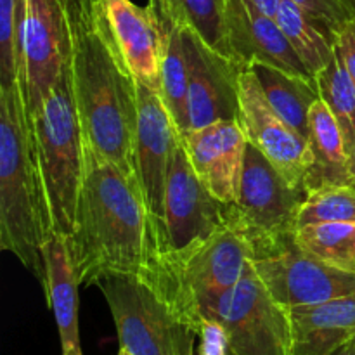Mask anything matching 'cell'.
<instances>
[{
	"mask_svg": "<svg viewBox=\"0 0 355 355\" xmlns=\"http://www.w3.org/2000/svg\"><path fill=\"white\" fill-rule=\"evenodd\" d=\"M297 241L328 266L355 274V224L319 222L295 231Z\"/></svg>",
	"mask_w": 355,
	"mask_h": 355,
	"instance_id": "d4e9b609",
	"label": "cell"
},
{
	"mask_svg": "<svg viewBox=\"0 0 355 355\" xmlns=\"http://www.w3.org/2000/svg\"><path fill=\"white\" fill-rule=\"evenodd\" d=\"M52 232L69 236L85 170V141L73 94L69 62L49 96L30 116Z\"/></svg>",
	"mask_w": 355,
	"mask_h": 355,
	"instance_id": "5b68a950",
	"label": "cell"
},
{
	"mask_svg": "<svg viewBox=\"0 0 355 355\" xmlns=\"http://www.w3.org/2000/svg\"><path fill=\"white\" fill-rule=\"evenodd\" d=\"M349 165H350V175H352V182L355 186V144H354L352 153H350L349 156Z\"/></svg>",
	"mask_w": 355,
	"mask_h": 355,
	"instance_id": "836d02e7",
	"label": "cell"
},
{
	"mask_svg": "<svg viewBox=\"0 0 355 355\" xmlns=\"http://www.w3.org/2000/svg\"><path fill=\"white\" fill-rule=\"evenodd\" d=\"M166 45L162 62L159 78V96L166 111L172 116L180 135L191 130L189 121V66H187L186 45L182 30L168 28L165 30Z\"/></svg>",
	"mask_w": 355,
	"mask_h": 355,
	"instance_id": "cb8c5ba5",
	"label": "cell"
},
{
	"mask_svg": "<svg viewBox=\"0 0 355 355\" xmlns=\"http://www.w3.org/2000/svg\"><path fill=\"white\" fill-rule=\"evenodd\" d=\"M336 51L355 83V19L349 21L336 33Z\"/></svg>",
	"mask_w": 355,
	"mask_h": 355,
	"instance_id": "4dcf8cb0",
	"label": "cell"
},
{
	"mask_svg": "<svg viewBox=\"0 0 355 355\" xmlns=\"http://www.w3.org/2000/svg\"><path fill=\"white\" fill-rule=\"evenodd\" d=\"M180 137L191 165L205 187L220 203L236 205L248 148L239 121H217L193 128Z\"/></svg>",
	"mask_w": 355,
	"mask_h": 355,
	"instance_id": "2e32d148",
	"label": "cell"
},
{
	"mask_svg": "<svg viewBox=\"0 0 355 355\" xmlns=\"http://www.w3.org/2000/svg\"><path fill=\"white\" fill-rule=\"evenodd\" d=\"M52 232L33 132L19 82L0 87V248L45 283L42 245Z\"/></svg>",
	"mask_w": 355,
	"mask_h": 355,
	"instance_id": "3957f363",
	"label": "cell"
},
{
	"mask_svg": "<svg viewBox=\"0 0 355 355\" xmlns=\"http://www.w3.org/2000/svg\"><path fill=\"white\" fill-rule=\"evenodd\" d=\"M319 96L335 116L347 151L352 153L355 144V83L343 64L338 51L333 61L315 76Z\"/></svg>",
	"mask_w": 355,
	"mask_h": 355,
	"instance_id": "484cf974",
	"label": "cell"
},
{
	"mask_svg": "<svg viewBox=\"0 0 355 355\" xmlns=\"http://www.w3.org/2000/svg\"><path fill=\"white\" fill-rule=\"evenodd\" d=\"M198 355H227V335L215 319H203L198 335Z\"/></svg>",
	"mask_w": 355,
	"mask_h": 355,
	"instance_id": "f546056e",
	"label": "cell"
},
{
	"mask_svg": "<svg viewBox=\"0 0 355 355\" xmlns=\"http://www.w3.org/2000/svg\"><path fill=\"white\" fill-rule=\"evenodd\" d=\"M139 120L135 137V172L149 210L163 224L165 187L173 151L180 141L172 116L158 90L137 82ZM165 225V224H163Z\"/></svg>",
	"mask_w": 355,
	"mask_h": 355,
	"instance_id": "5bb4252c",
	"label": "cell"
},
{
	"mask_svg": "<svg viewBox=\"0 0 355 355\" xmlns=\"http://www.w3.org/2000/svg\"><path fill=\"white\" fill-rule=\"evenodd\" d=\"M66 6L69 73L83 139L101 158L123 172L137 173V80L114 44L103 0H66Z\"/></svg>",
	"mask_w": 355,
	"mask_h": 355,
	"instance_id": "7a4b0ae2",
	"label": "cell"
},
{
	"mask_svg": "<svg viewBox=\"0 0 355 355\" xmlns=\"http://www.w3.org/2000/svg\"><path fill=\"white\" fill-rule=\"evenodd\" d=\"M305 198L304 187L293 186L259 149L248 144L239 198L231 205V211L250 239L297 231Z\"/></svg>",
	"mask_w": 355,
	"mask_h": 355,
	"instance_id": "30bf717a",
	"label": "cell"
},
{
	"mask_svg": "<svg viewBox=\"0 0 355 355\" xmlns=\"http://www.w3.org/2000/svg\"><path fill=\"white\" fill-rule=\"evenodd\" d=\"M354 3H355V0H354Z\"/></svg>",
	"mask_w": 355,
	"mask_h": 355,
	"instance_id": "d590c367",
	"label": "cell"
},
{
	"mask_svg": "<svg viewBox=\"0 0 355 355\" xmlns=\"http://www.w3.org/2000/svg\"><path fill=\"white\" fill-rule=\"evenodd\" d=\"M253 267L267 291L286 309L315 305L355 291V274L328 266L305 250L295 232L250 239Z\"/></svg>",
	"mask_w": 355,
	"mask_h": 355,
	"instance_id": "52a82bcc",
	"label": "cell"
},
{
	"mask_svg": "<svg viewBox=\"0 0 355 355\" xmlns=\"http://www.w3.org/2000/svg\"><path fill=\"white\" fill-rule=\"evenodd\" d=\"M238 121L248 144L259 149L293 186L305 189V177L312 165L309 141L270 106L253 68L241 71Z\"/></svg>",
	"mask_w": 355,
	"mask_h": 355,
	"instance_id": "8fae6325",
	"label": "cell"
},
{
	"mask_svg": "<svg viewBox=\"0 0 355 355\" xmlns=\"http://www.w3.org/2000/svg\"><path fill=\"white\" fill-rule=\"evenodd\" d=\"M182 37L189 66L191 130L217 121H238L239 87L245 68L208 47L193 31L182 30Z\"/></svg>",
	"mask_w": 355,
	"mask_h": 355,
	"instance_id": "4fadbf2b",
	"label": "cell"
},
{
	"mask_svg": "<svg viewBox=\"0 0 355 355\" xmlns=\"http://www.w3.org/2000/svg\"><path fill=\"white\" fill-rule=\"evenodd\" d=\"M276 21L300 61L312 76H318L336 54V37L293 0H283Z\"/></svg>",
	"mask_w": 355,
	"mask_h": 355,
	"instance_id": "603a6c76",
	"label": "cell"
},
{
	"mask_svg": "<svg viewBox=\"0 0 355 355\" xmlns=\"http://www.w3.org/2000/svg\"><path fill=\"white\" fill-rule=\"evenodd\" d=\"M252 259V241L229 205L227 222L214 234L163 255L158 291L177 315L200 333L208 312L238 284Z\"/></svg>",
	"mask_w": 355,
	"mask_h": 355,
	"instance_id": "277c9868",
	"label": "cell"
},
{
	"mask_svg": "<svg viewBox=\"0 0 355 355\" xmlns=\"http://www.w3.org/2000/svg\"><path fill=\"white\" fill-rule=\"evenodd\" d=\"M96 286L113 315L120 349L132 355H196L198 329L139 277L107 274Z\"/></svg>",
	"mask_w": 355,
	"mask_h": 355,
	"instance_id": "8992f818",
	"label": "cell"
},
{
	"mask_svg": "<svg viewBox=\"0 0 355 355\" xmlns=\"http://www.w3.org/2000/svg\"><path fill=\"white\" fill-rule=\"evenodd\" d=\"M111 35L134 78L159 92L166 35L156 14L130 0H103Z\"/></svg>",
	"mask_w": 355,
	"mask_h": 355,
	"instance_id": "e0dca14e",
	"label": "cell"
},
{
	"mask_svg": "<svg viewBox=\"0 0 355 355\" xmlns=\"http://www.w3.org/2000/svg\"><path fill=\"white\" fill-rule=\"evenodd\" d=\"M307 141L312 156V165L305 177L307 193L324 186H354L342 130L321 99L311 110Z\"/></svg>",
	"mask_w": 355,
	"mask_h": 355,
	"instance_id": "ffe728a7",
	"label": "cell"
},
{
	"mask_svg": "<svg viewBox=\"0 0 355 355\" xmlns=\"http://www.w3.org/2000/svg\"><path fill=\"white\" fill-rule=\"evenodd\" d=\"M26 0H0V87L19 82Z\"/></svg>",
	"mask_w": 355,
	"mask_h": 355,
	"instance_id": "4316f807",
	"label": "cell"
},
{
	"mask_svg": "<svg viewBox=\"0 0 355 355\" xmlns=\"http://www.w3.org/2000/svg\"><path fill=\"white\" fill-rule=\"evenodd\" d=\"M68 243L80 286H92L107 274L134 276L149 284L168 252L165 225L149 210L137 173L101 158L87 142Z\"/></svg>",
	"mask_w": 355,
	"mask_h": 355,
	"instance_id": "6da1fadb",
	"label": "cell"
},
{
	"mask_svg": "<svg viewBox=\"0 0 355 355\" xmlns=\"http://www.w3.org/2000/svg\"><path fill=\"white\" fill-rule=\"evenodd\" d=\"M295 355H331L355 335V291L315 305L291 307Z\"/></svg>",
	"mask_w": 355,
	"mask_h": 355,
	"instance_id": "d6986e66",
	"label": "cell"
},
{
	"mask_svg": "<svg viewBox=\"0 0 355 355\" xmlns=\"http://www.w3.org/2000/svg\"><path fill=\"white\" fill-rule=\"evenodd\" d=\"M331 355H355V335L347 340L343 345H340Z\"/></svg>",
	"mask_w": 355,
	"mask_h": 355,
	"instance_id": "d6a6232c",
	"label": "cell"
},
{
	"mask_svg": "<svg viewBox=\"0 0 355 355\" xmlns=\"http://www.w3.org/2000/svg\"><path fill=\"white\" fill-rule=\"evenodd\" d=\"M225 3L227 0H148V7L156 14L163 30L180 28L193 31L208 47L231 58Z\"/></svg>",
	"mask_w": 355,
	"mask_h": 355,
	"instance_id": "44dd1931",
	"label": "cell"
},
{
	"mask_svg": "<svg viewBox=\"0 0 355 355\" xmlns=\"http://www.w3.org/2000/svg\"><path fill=\"white\" fill-rule=\"evenodd\" d=\"M225 26L231 58L243 68L270 66L315 80L291 47L276 17L262 12L248 0H227Z\"/></svg>",
	"mask_w": 355,
	"mask_h": 355,
	"instance_id": "9a60e30c",
	"label": "cell"
},
{
	"mask_svg": "<svg viewBox=\"0 0 355 355\" xmlns=\"http://www.w3.org/2000/svg\"><path fill=\"white\" fill-rule=\"evenodd\" d=\"M118 355H132V354H128V352H127V350L120 349V352H118Z\"/></svg>",
	"mask_w": 355,
	"mask_h": 355,
	"instance_id": "e575fe53",
	"label": "cell"
},
{
	"mask_svg": "<svg viewBox=\"0 0 355 355\" xmlns=\"http://www.w3.org/2000/svg\"><path fill=\"white\" fill-rule=\"evenodd\" d=\"M250 3H253V6L257 7V9H260L262 12L269 14V16L276 17L277 14V9H279L281 2L283 0H248Z\"/></svg>",
	"mask_w": 355,
	"mask_h": 355,
	"instance_id": "1f68e13d",
	"label": "cell"
},
{
	"mask_svg": "<svg viewBox=\"0 0 355 355\" xmlns=\"http://www.w3.org/2000/svg\"><path fill=\"white\" fill-rule=\"evenodd\" d=\"M163 208V224L170 252H179L191 243L208 238L222 227L229 217V205L220 203L194 172L182 137L173 151Z\"/></svg>",
	"mask_w": 355,
	"mask_h": 355,
	"instance_id": "7c38bea8",
	"label": "cell"
},
{
	"mask_svg": "<svg viewBox=\"0 0 355 355\" xmlns=\"http://www.w3.org/2000/svg\"><path fill=\"white\" fill-rule=\"evenodd\" d=\"M319 222H350L355 224V186H324L307 193L297 229Z\"/></svg>",
	"mask_w": 355,
	"mask_h": 355,
	"instance_id": "83f0119b",
	"label": "cell"
},
{
	"mask_svg": "<svg viewBox=\"0 0 355 355\" xmlns=\"http://www.w3.org/2000/svg\"><path fill=\"white\" fill-rule=\"evenodd\" d=\"M71 54L66 0H26L19 87L28 116L38 110Z\"/></svg>",
	"mask_w": 355,
	"mask_h": 355,
	"instance_id": "9c48e42d",
	"label": "cell"
},
{
	"mask_svg": "<svg viewBox=\"0 0 355 355\" xmlns=\"http://www.w3.org/2000/svg\"><path fill=\"white\" fill-rule=\"evenodd\" d=\"M45 266L44 290L61 336L62 355H83L78 331V279L68 236L51 234L42 245Z\"/></svg>",
	"mask_w": 355,
	"mask_h": 355,
	"instance_id": "ac0fdd59",
	"label": "cell"
},
{
	"mask_svg": "<svg viewBox=\"0 0 355 355\" xmlns=\"http://www.w3.org/2000/svg\"><path fill=\"white\" fill-rule=\"evenodd\" d=\"M205 319L224 326L227 355H295L290 309L274 300L252 260Z\"/></svg>",
	"mask_w": 355,
	"mask_h": 355,
	"instance_id": "ba28073f",
	"label": "cell"
},
{
	"mask_svg": "<svg viewBox=\"0 0 355 355\" xmlns=\"http://www.w3.org/2000/svg\"><path fill=\"white\" fill-rule=\"evenodd\" d=\"M255 73L270 106L290 127L309 139V116L321 96L315 80L295 76L270 66H255Z\"/></svg>",
	"mask_w": 355,
	"mask_h": 355,
	"instance_id": "7402d4cb",
	"label": "cell"
},
{
	"mask_svg": "<svg viewBox=\"0 0 355 355\" xmlns=\"http://www.w3.org/2000/svg\"><path fill=\"white\" fill-rule=\"evenodd\" d=\"M309 16L336 37L349 21L355 19L354 0H293Z\"/></svg>",
	"mask_w": 355,
	"mask_h": 355,
	"instance_id": "f1b7e54d",
	"label": "cell"
}]
</instances>
